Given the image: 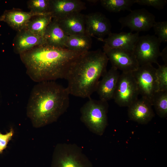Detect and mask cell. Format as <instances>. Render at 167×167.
<instances>
[{
	"label": "cell",
	"mask_w": 167,
	"mask_h": 167,
	"mask_svg": "<svg viewBox=\"0 0 167 167\" xmlns=\"http://www.w3.org/2000/svg\"><path fill=\"white\" fill-rule=\"evenodd\" d=\"M85 34L102 41L111 32L109 19L103 14L95 12L85 15Z\"/></svg>",
	"instance_id": "cell-11"
},
{
	"label": "cell",
	"mask_w": 167,
	"mask_h": 167,
	"mask_svg": "<svg viewBox=\"0 0 167 167\" xmlns=\"http://www.w3.org/2000/svg\"><path fill=\"white\" fill-rule=\"evenodd\" d=\"M43 37L24 29L17 32L13 42L14 52L19 55L36 46L45 45Z\"/></svg>",
	"instance_id": "cell-15"
},
{
	"label": "cell",
	"mask_w": 167,
	"mask_h": 167,
	"mask_svg": "<svg viewBox=\"0 0 167 167\" xmlns=\"http://www.w3.org/2000/svg\"><path fill=\"white\" fill-rule=\"evenodd\" d=\"M139 32H111L102 41L105 45L113 48H118L132 51L139 36Z\"/></svg>",
	"instance_id": "cell-17"
},
{
	"label": "cell",
	"mask_w": 167,
	"mask_h": 167,
	"mask_svg": "<svg viewBox=\"0 0 167 167\" xmlns=\"http://www.w3.org/2000/svg\"><path fill=\"white\" fill-rule=\"evenodd\" d=\"M52 19L50 14L35 16L29 21L24 29L43 37L45 31Z\"/></svg>",
	"instance_id": "cell-21"
},
{
	"label": "cell",
	"mask_w": 167,
	"mask_h": 167,
	"mask_svg": "<svg viewBox=\"0 0 167 167\" xmlns=\"http://www.w3.org/2000/svg\"><path fill=\"white\" fill-rule=\"evenodd\" d=\"M139 95L132 72L120 74L113 99L121 107H128L138 99Z\"/></svg>",
	"instance_id": "cell-7"
},
{
	"label": "cell",
	"mask_w": 167,
	"mask_h": 167,
	"mask_svg": "<svg viewBox=\"0 0 167 167\" xmlns=\"http://www.w3.org/2000/svg\"><path fill=\"white\" fill-rule=\"evenodd\" d=\"M68 37L58 22L53 19L46 28L43 36L45 45L58 48H66Z\"/></svg>",
	"instance_id": "cell-19"
},
{
	"label": "cell",
	"mask_w": 167,
	"mask_h": 167,
	"mask_svg": "<svg viewBox=\"0 0 167 167\" xmlns=\"http://www.w3.org/2000/svg\"><path fill=\"white\" fill-rule=\"evenodd\" d=\"M101 5L108 11L118 12L121 11H131V7L135 3V0H101Z\"/></svg>",
	"instance_id": "cell-22"
},
{
	"label": "cell",
	"mask_w": 167,
	"mask_h": 167,
	"mask_svg": "<svg viewBox=\"0 0 167 167\" xmlns=\"http://www.w3.org/2000/svg\"><path fill=\"white\" fill-rule=\"evenodd\" d=\"M156 74L158 91H167V64L158 65Z\"/></svg>",
	"instance_id": "cell-25"
},
{
	"label": "cell",
	"mask_w": 167,
	"mask_h": 167,
	"mask_svg": "<svg viewBox=\"0 0 167 167\" xmlns=\"http://www.w3.org/2000/svg\"><path fill=\"white\" fill-rule=\"evenodd\" d=\"M85 3L80 0H50L49 14L58 19L70 14L80 12L85 9Z\"/></svg>",
	"instance_id": "cell-13"
},
{
	"label": "cell",
	"mask_w": 167,
	"mask_h": 167,
	"mask_svg": "<svg viewBox=\"0 0 167 167\" xmlns=\"http://www.w3.org/2000/svg\"><path fill=\"white\" fill-rule=\"evenodd\" d=\"M103 49L112 66L122 72H133L140 66L132 51L111 48L105 45Z\"/></svg>",
	"instance_id": "cell-10"
},
{
	"label": "cell",
	"mask_w": 167,
	"mask_h": 167,
	"mask_svg": "<svg viewBox=\"0 0 167 167\" xmlns=\"http://www.w3.org/2000/svg\"><path fill=\"white\" fill-rule=\"evenodd\" d=\"M122 28H129L131 31L146 32L152 28L156 22L155 17L145 8L131 10L125 16L119 19Z\"/></svg>",
	"instance_id": "cell-9"
},
{
	"label": "cell",
	"mask_w": 167,
	"mask_h": 167,
	"mask_svg": "<svg viewBox=\"0 0 167 167\" xmlns=\"http://www.w3.org/2000/svg\"><path fill=\"white\" fill-rule=\"evenodd\" d=\"M160 56H161L164 62V64H167V48L165 47L161 52Z\"/></svg>",
	"instance_id": "cell-29"
},
{
	"label": "cell",
	"mask_w": 167,
	"mask_h": 167,
	"mask_svg": "<svg viewBox=\"0 0 167 167\" xmlns=\"http://www.w3.org/2000/svg\"><path fill=\"white\" fill-rule=\"evenodd\" d=\"M27 5L30 11L33 13L39 15L50 14V0H29L27 1Z\"/></svg>",
	"instance_id": "cell-24"
},
{
	"label": "cell",
	"mask_w": 167,
	"mask_h": 167,
	"mask_svg": "<svg viewBox=\"0 0 167 167\" xmlns=\"http://www.w3.org/2000/svg\"><path fill=\"white\" fill-rule=\"evenodd\" d=\"M2 21V18L1 16H0V21Z\"/></svg>",
	"instance_id": "cell-30"
},
{
	"label": "cell",
	"mask_w": 167,
	"mask_h": 167,
	"mask_svg": "<svg viewBox=\"0 0 167 167\" xmlns=\"http://www.w3.org/2000/svg\"><path fill=\"white\" fill-rule=\"evenodd\" d=\"M167 2L165 0H135V3L138 4L152 6L158 10L163 9Z\"/></svg>",
	"instance_id": "cell-27"
},
{
	"label": "cell",
	"mask_w": 167,
	"mask_h": 167,
	"mask_svg": "<svg viewBox=\"0 0 167 167\" xmlns=\"http://www.w3.org/2000/svg\"><path fill=\"white\" fill-rule=\"evenodd\" d=\"M92 44L91 37L86 34L68 36L65 47L73 51L84 53L89 51Z\"/></svg>",
	"instance_id": "cell-20"
},
{
	"label": "cell",
	"mask_w": 167,
	"mask_h": 167,
	"mask_svg": "<svg viewBox=\"0 0 167 167\" xmlns=\"http://www.w3.org/2000/svg\"><path fill=\"white\" fill-rule=\"evenodd\" d=\"M161 42L155 35L139 36L133 52L139 66L153 63L159 64L157 59L160 56Z\"/></svg>",
	"instance_id": "cell-6"
},
{
	"label": "cell",
	"mask_w": 167,
	"mask_h": 167,
	"mask_svg": "<svg viewBox=\"0 0 167 167\" xmlns=\"http://www.w3.org/2000/svg\"><path fill=\"white\" fill-rule=\"evenodd\" d=\"M152 104L157 114L161 118L167 116V91H158L154 95Z\"/></svg>",
	"instance_id": "cell-23"
},
{
	"label": "cell",
	"mask_w": 167,
	"mask_h": 167,
	"mask_svg": "<svg viewBox=\"0 0 167 167\" xmlns=\"http://www.w3.org/2000/svg\"><path fill=\"white\" fill-rule=\"evenodd\" d=\"M108 61L101 49L88 51L78 57L65 78L70 94L83 98L91 97L96 92L100 78L107 71Z\"/></svg>",
	"instance_id": "cell-3"
},
{
	"label": "cell",
	"mask_w": 167,
	"mask_h": 167,
	"mask_svg": "<svg viewBox=\"0 0 167 167\" xmlns=\"http://www.w3.org/2000/svg\"><path fill=\"white\" fill-rule=\"evenodd\" d=\"M107 101L91 97L80 109V120L92 133L101 135L108 124Z\"/></svg>",
	"instance_id": "cell-4"
},
{
	"label": "cell",
	"mask_w": 167,
	"mask_h": 167,
	"mask_svg": "<svg viewBox=\"0 0 167 167\" xmlns=\"http://www.w3.org/2000/svg\"><path fill=\"white\" fill-rule=\"evenodd\" d=\"M50 167H93L82 149L75 144L59 143L53 154Z\"/></svg>",
	"instance_id": "cell-5"
},
{
	"label": "cell",
	"mask_w": 167,
	"mask_h": 167,
	"mask_svg": "<svg viewBox=\"0 0 167 167\" xmlns=\"http://www.w3.org/2000/svg\"><path fill=\"white\" fill-rule=\"evenodd\" d=\"M14 133L12 128H11L9 132L5 134H3L0 132V154L7 147V144L12 139Z\"/></svg>",
	"instance_id": "cell-28"
},
{
	"label": "cell",
	"mask_w": 167,
	"mask_h": 167,
	"mask_svg": "<svg viewBox=\"0 0 167 167\" xmlns=\"http://www.w3.org/2000/svg\"><path fill=\"white\" fill-rule=\"evenodd\" d=\"M68 36L85 34V15L75 12L54 19Z\"/></svg>",
	"instance_id": "cell-16"
},
{
	"label": "cell",
	"mask_w": 167,
	"mask_h": 167,
	"mask_svg": "<svg viewBox=\"0 0 167 167\" xmlns=\"http://www.w3.org/2000/svg\"><path fill=\"white\" fill-rule=\"evenodd\" d=\"M69 92L54 81L38 83L33 88L27 105V114L38 128L56 122L70 103Z\"/></svg>",
	"instance_id": "cell-2"
},
{
	"label": "cell",
	"mask_w": 167,
	"mask_h": 167,
	"mask_svg": "<svg viewBox=\"0 0 167 167\" xmlns=\"http://www.w3.org/2000/svg\"><path fill=\"white\" fill-rule=\"evenodd\" d=\"M161 42H167V21L156 22L152 27Z\"/></svg>",
	"instance_id": "cell-26"
},
{
	"label": "cell",
	"mask_w": 167,
	"mask_h": 167,
	"mask_svg": "<svg viewBox=\"0 0 167 167\" xmlns=\"http://www.w3.org/2000/svg\"><path fill=\"white\" fill-rule=\"evenodd\" d=\"M151 103L143 98L138 99L128 107L129 119L141 124H146L154 116Z\"/></svg>",
	"instance_id": "cell-14"
},
{
	"label": "cell",
	"mask_w": 167,
	"mask_h": 167,
	"mask_svg": "<svg viewBox=\"0 0 167 167\" xmlns=\"http://www.w3.org/2000/svg\"><path fill=\"white\" fill-rule=\"evenodd\" d=\"M120 75L118 70L112 66L102 76L96 90L100 100L107 102L113 98Z\"/></svg>",
	"instance_id": "cell-12"
},
{
	"label": "cell",
	"mask_w": 167,
	"mask_h": 167,
	"mask_svg": "<svg viewBox=\"0 0 167 167\" xmlns=\"http://www.w3.org/2000/svg\"><path fill=\"white\" fill-rule=\"evenodd\" d=\"M156 71L152 64H148L140 66L132 72L139 94L151 104L154 95L158 91Z\"/></svg>",
	"instance_id": "cell-8"
},
{
	"label": "cell",
	"mask_w": 167,
	"mask_h": 167,
	"mask_svg": "<svg viewBox=\"0 0 167 167\" xmlns=\"http://www.w3.org/2000/svg\"><path fill=\"white\" fill-rule=\"evenodd\" d=\"M83 53L43 45L19 56L27 74L32 80L39 83L65 79L71 65Z\"/></svg>",
	"instance_id": "cell-1"
},
{
	"label": "cell",
	"mask_w": 167,
	"mask_h": 167,
	"mask_svg": "<svg viewBox=\"0 0 167 167\" xmlns=\"http://www.w3.org/2000/svg\"><path fill=\"white\" fill-rule=\"evenodd\" d=\"M41 15H43L13 8L5 10L1 17L2 21L6 23L11 28L18 32L24 29L27 23L32 18Z\"/></svg>",
	"instance_id": "cell-18"
}]
</instances>
